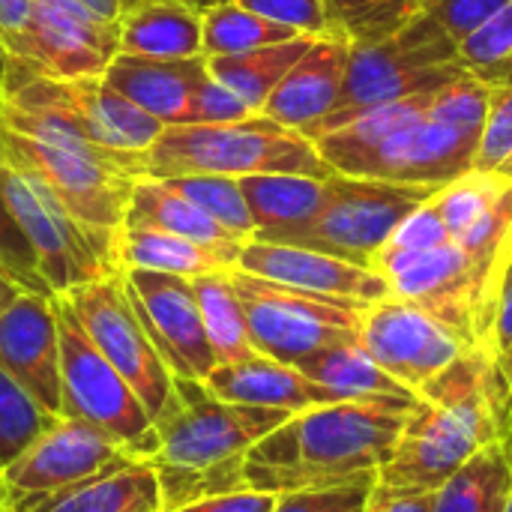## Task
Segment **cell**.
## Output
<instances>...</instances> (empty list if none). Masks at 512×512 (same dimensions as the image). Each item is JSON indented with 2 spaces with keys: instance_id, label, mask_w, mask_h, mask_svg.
Returning <instances> with one entry per match:
<instances>
[{
  "instance_id": "obj_40",
  "label": "cell",
  "mask_w": 512,
  "mask_h": 512,
  "mask_svg": "<svg viewBox=\"0 0 512 512\" xmlns=\"http://www.w3.org/2000/svg\"><path fill=\"white\" fill-rule=\"evenodd\" d=\"M375 492V477L330 486V489H303L276 495L273 512H366L369 498Z\"/></svg>"
},
{
  "instance_id": "obj_55",
  "label": "cell",
  "mask_w": 512,
  "mask_h": 512,
  "mask_svg": "<svg viewBox=\"0 0 512 512\" xmlns=\"http://www.w3.org/2000/svg\"><path fill=\"white\" fill-rule=\"evenodd\" d=\"M507 512H512V498H510V507H507Z\"/></svg>"
},
{
  "instance_id": "obj_47",
  "label": "cell",
  "mask_w": 512,
  "mask_h": 512,
  "mask_svg": "<svg viewBox=\"0 0 512 512\" xmlns=\"http://www.w3.org/2000/svg\"><path fill=\"white\" fill-rule=\"evenodd\" d=\"M33 15V0H0V51H12Z\"/></svg>"
},
{
  "instance_id": "obj_26",
  "label": "cell",
  "mask_w": 512,
  "mask_h": 512,
  "mask_svg": "<svg viewBox=\"0 0 512 512\" xmlns=\"http://www.w3.org/2000/svg\"><path fill=\"white\" fill-rule=\"evenodd\" d=\"M120 54L159 60L204 54L201 6L192 0H141L120 21Z\"/></svg>"
},
{
  "instance_id": "obj_41",
  "label": "cell",
  "mask_w": 512,
  "mask_h": 512,
  "mask_svg": "<svg viewBox=\"0 0 512 512\" xmlns=\"http://www.w3.org/2000/svg\"><path fill=\"white\" fill-rule=\"evenodd\" d=\"M512 54V0H507L492 18H486L474 33H468L459 42V60L480 72L486 66H495Z\"/></svg>"
},
{
  "instance_id": "obj_35",
  "label": "cell",
  "mask_w": 512,
  "mask_h": 512,
  "mask_svg": "<svg viewBox=\"0 0 512 512\" xmlns=\"http://www.w3.org/2000/svg\"><path fill=\"white\" fill-rule=\"evenodd\" d=\"M168 183L177 192H183L192 204H198L207 216H213L222 228L240 237L243 243L255 237V219L243 195L240 177L192 174V177H168Z\"/></svg>"
},
{
  "instance_id": "obj_46",
  "label": "cell",
  "mask_w": 512,
  "mask_h": 512,
  "mask_svg": "<svg viewBox=\"0 0 512 512\" xmlns=\"http://www.w3.org/2000/svg\"><path fill=\"white\" fill-rule=\"evenodd\" d=\"M273 507H276V495L240 489V492H225V495L192 501L174 512H273Z\"/></svg>"
},
{
  "instance_id": "obj_24",
  "label": "cell",
  "mask_w": 512,
  "mask_h": 512,
  "mask_svg": "<svg viewBox=\"0 0 512 512\" xmlns=\"http://www.w3.org/2000/svg\"><path fill=\"white\" fill-rule=\"evenodd\" d=\"M6 507L9 512H162V492L153 462L132 459L72 489Z\"/></svg>"
},
{
  "instance_id": "obj_5",
  "label": "cell",
  "mask_w": 512,
  "mask_h": 512,
  "mask_svg": "<svg viewBox=\"0 0 512 512\" xmlns=\"http://www.w3.org/2000/svg\"><path fill=\"white\" fill-rule=\"evenodd\" d=\"M288 417V411L222 402L204 384L180 381V408L156 426L159 450L150 459L159 477L162 512L246 489V453Z\"/></svg>"
},
{
  "instance_id": "obj_17",
  "label": "cell",
  "mask_w": 512,
  "mask_h": 512,
  "mask_svg": "<svg viewBox=\"0 0 512 512\" xmlns=\"http://www.w3.org/2000/svg\"><path fill=\"white\" fill-rule=\"evenodd\" d=\"M126 285L150 339L156 342L171 372L180 381L201 384L219 363L204 330L192 279L153 270H126Z\"/></svg>"
},
{
  "instance_id": "obj_38",
  "label": "cell",
  "mask_w": 512,
  "mask_h": 512,
  "mask_svg": "<svg viewBox=\"0 0 512 512\" xmlns=\"http://www.w3.org/2000/svg\"><path fill=\"white\" fill-rule=\"evenodd\" d=\"M444 243H453L441 213L435 210L432 198L426 204H420L411 216H405L399 222V228L390 234V240L384 243V249L378 252L375 258V270L384 273L390 270L393 264L405 261V258H414V255H423V252H432Z\"/></svg>"
},
{
  "instance_id": "obj_29",
  "label": "cell",
  "mask_w": 512,
  "mask_h": 512,
  "mask_svg": "<svg viewBox=\"0 0 512 512\" xmlns=\"http://www.w3.org/2000/svg\"><path fill=\"white\" fill-rule=\"evenodd\" d=\"M306 378L330 390L339 402H387V405H417L420 399L387 375L363 348L336 345L297 366Z\"/></svg>"
},
{
  "instance_id": "obj_36",
  "label": "cell",
  "mask_w": 512,
  "mask_h": 512,
  "mask_svg": "<svg viewBox=\"0 0 512 512\" xmlns=\"http://www.w3.org/2000/svg\"><path fill=\"white\" fill-rule=\"evenodd\" d=\"M507 186V177L498 174H483V171H468L465 177L441 186L432 198L435 210L441 213L450 237L456 240L459 234H465L501 195V189Z\"/></svg>"
},
{
  "instance_id": "obj_12",
  "label": "cell",
  "mask_w": 512,
  "mask_h": 512,
  "mask_svg": "<svg viewBox=\"0 0 512 512\" xmlns=\"http://www.w3.org/2000/svg\"><path fill=\"white\" fill-rule=\"evenodd\" d=\"M330 204L312 219L306 228L288 234L285 246H306L315 252H327L345 258L360 267L375 270V258L399 228L405 216H411L420 204L435 198L432 186H402L381 180H357L333 174Z\"/></svg>"
},
{
  "instance_id": "obj_22",
  "label": "cell",
  "mask_w": 512,
  "mask_h": 512,
  "mask_svg": "<svg viewBox=\"0 0 512 512\" xmlns=\"http://www.w3.org/2000/svg\"><path fill=\"white\" fill-rule=\"evenodd\" d=\"M207 75L210 69L204 54L186 60L117 54L102 78L165 126H177L189 120L192 96Z\"/></svg>"
},
{
  "instance_id": "obj_45",
  "label": "cell",
  "mask_w": 512,
  "mask_h": 512,
  "mask_svg": "<svg viewBox=\"0 0 512 512\" xmlns=\"http://www.w3.org/2000/svg\"><path fill=\"white\" fill-rule=\"evenodd\" d=\"M486 348L512 393V261L504 273L501 291H498V303H495V318H492V330L486 339Z\"/></svg>"
},
{
  "instance_id": "obj_30",
  "label": "cell",
  "mask_w": 512,
  "mask_h": 512,
  "mask_svg": "<svg viewBox=\"0 0 512 512\" xmlns=\"http://www.w3.org/2000/svg\"><path fill=\"white\" fill-rule=\"evenodd\" d=\"M512 498V438L471 456L435 495L432 512H507Z\"/></svg>"
},
{
  "instance_id": "obj_50",
  "label": "cell",
  "mask_w": 512,
  "mask_h": 512,
  "mask_svg": "<svg viewBox=\"0 0 512 512\" xmlns=\"http://www.w3.org/2000/svg\"><path fill=\"white\" fill-rule=\"evenodd\" d=\"M78 3H84L87 9H93L96 15L108 21H123L141 0H78Z\"/></svg>"
},
{
  "instance_id": "obj_19",
  "label": "cell",
  "mask_w": 512,
  "mask_h": 512,
  "mask_svg": "<svg viewBox=\"0 0 512 512\" xmlns=\"http://www.w3.org/2000/svg\"><path fill=\"white\" fill-rule=\"evenodd\" d=\"M396 300L414 303L444 327H450L468 348H483L480 303L471 264L456 243L405 258L381 273Z\"/></svg>"
},
{
  "instance_id": "obj_43",
  "label": "cell",
  "mask_w": 512,
  "mask_h": 512,
  "mask_svg": "<svg viewBox=\"0 0 512 512\" xmlns=\"http://www.w3.org/2000/svg\"><path fill=\"white\" fill-rule=\"evenodd\" d=\"M252 114L255 111L234 90H228L213 75H207L192 96V108H189L186 123H237V120H246Z\"/></svg>"
},
{
  "instance_id": "obj_13",
  "label": "cell",
  "mask_w": 512,
  "mask_h": 512,
  "mask_svg": "<svg viewBox=\"0 0 512 512\" xmlns=\"http://www.w3.org/2000/svg\"><path fill=\"white\" fill-rule=\"evenodd\" d=\"M120 54V21H108L78 0H33L24 36L6 60V81L15 78H87L105 75Z\"/></svg>"
},
{
  "instance_id": "obj_4",
  "label": "cell",
  "mask_w": 512,
  "mask_h": 512,
  "mask_svg": "<svg viewBox=\"0 0 512 512\" xmlns=\"http://www.w3.org/2000/svg\"><path fill=\"white\" fill-rule=\"evenodd\" d=\"M429 99L417 93L369 108L315 138V147L333 174L441 189L474 171L483 138L435 117Z\"/></svg>"
},
{
  "instance_id": "obj_23",
  "label": "cell",
  "mask_w": 512,
  "mask_h": 512,
  "mask_svg": "<svg viewBox=\"0 0 512 512\" xmlns=\"http://www.w3.org/2000/svg\"><path fill=\"white\" fill-rule=\"evenodd\" d=\"M201 384L210 396L222 402L273 408V411H288V414L339 402L330 390L306 378L297 366L279 363L264 354H255L243 363L216 366Z\"/></svg>"
},
{
  "instance_id": "obj_1",
  "label": "cell",
  "mask_w": 512,
  "mask_h": 512,
  "mask_svg": "<svg viewBox=\"0 0 512 512\" xmlns=\"http://www.w3.org/2000/svg\"><path fill=\"white\" fill-rule=\"evenodd\" d=\"M507 435L512 438V393L489 348H471L417 402L378 471L375 492L435 495L471 456Z\"/></svg>"
},
{
  "instance_id": "obj_37",
  "label": "cell",
  "mask_w": 512,
  "mask_h": 512,
  "mask_svg": "<svg viewBox=\"0 0 512 512\" xmlns=\"http://www.w3.org/2000/svg\"><path fill=\"white\" fill-rule=\"evenodd\" d=\"M6 171V168H3ZM0 171V174H3ZM0 273L6 279H12L24 294H42V297H54L42 270H39V261H36V252L3 192V183H0Z\"/></svg>"
},
{
  "instance_id": "obj_16",
  "label": "cell",
  "mask_w": 512,
  "mask_h": 512,
  "mask_svg": "<svg viewBox=\"0 0 512 512\" xmlns=\"http://www.w3.org/2000/svg\"><path fill=\"white\" fill-rule=\"evenodd\" d=\"M132 459V453H126L96 426L75 417H60L0 474V501L12 504L45 498L87 483Z\"/></svg>"
},
{
  "instance_id": "obj_11",
  "label": "cell",
  "mask_w": 512,
  "mask_h": 512,
  "mask_svg": "<svg viewBox=\"0 0 512 512\" xmlns=\"http://www.w3.org/2000/svg\"><path fill=\"white\" fill-rule=\"evenodd\" d=\"M0 183L54 297L123 273L117 255L120 234H105L84 225L39 180L27 174L6 168Z\"/></svg>"
},
{
  "instance_id": "obj_44",
  "label": "cell",
  "mask_w": 512,
  "mask_h": 512,
  "mask_svg": "<svg viewBox=\"0 0 512 512\" xmlns=\"http://www.w3.org/2000/svg\"><path fill=\"white\" fill-rule=\"evenodd\" d=\"M507 0H429L426 12L456 39V45L492 18Z\"/></svg>"
},
{
  "instance_id": "obj_48",
  "label": "cell",
  "mask_w": 512,
  "mask_h": 512,
  "mask_svg": "<svg viewBox=\"0 0 512 512\" xmlns=\"http://www.w3.org/2000/svg\"><path fill=\"white\" fill-rule=\"evenodd\" d=\"M366 512H432V495H378V492H372Z\"/></svg>"
},
{
  "instance_id": "obj_2",
  "label": "cell",
  "mask_w": 512,
  "mask_h": 512,
  "mask_svg": "<svg viewBox=\"0 0 512 512\" xmlns=\"http://www.w3.org/2000/svg\"><path fill=\"white\" fill-rule=\"evenodd\" d=\"M417 405L330 402L291 414L243 459V486L285 495L378 480Z\"/></svg>"
},
{
  "instance_id": "obj_7",
  "label": "cell",
  "mask_w": 512,
  "mask_h": 512,
  "mask_svg": "<svg viewBox=\"0 0 512 512\" xmlns=\"http://www.w3.org/2000/svg\"><path fill=\"white\" fill-rule=\"evenodd\" d=\"M465 72L471 69L459 60L456 39L423 12L384 42L351 48L339 108L300 135L315 141L369 108L417 93H435Z\"/></svg>"
},
{
  "instance_id": "obj_31",
  "label": "cell",
  "mask_w": 512,
  "mask_h": 512,
  "mask_svg": "<svg viewBox=\"0 0 512 512\" xmlns=\"http://www.w3.org/2000/svg\"><path fill=\"white\" fill-rule=\"evenodd\" d=\"M318 36H297L288 42L252 48L243 54H225V57H207L210 75L234 90L255 114H261L270 93L282 84V78L291 72V66L312 48Z\"/></svg>"
},
{
  "instance_id": "obj_9",
  "label": "cell",
  "mask_w": 512,
  "mask_h": 512,
  "mask_svg": "<svg viewBox=\"0 0 512 512\" xmlns=\"http://www.w3.org/2000/svg\"><path fill=\"white\" fill-rule=\"evenodd\" d=\"M231 282L240 294L252 345L264 357L300 366L327 348L360 342V327L369 306L306 294L237 267L231 270Z\"/></svg>"
},
{
  "instance_id": "obj_34",
  "label": "cell",
  "mask_w": 512,
  "mask_h": 512,
  "mask_svg": "<svg viewBox=\"0 0 512 512\" xmlns=\"http://www.w3.org/2000/svg\"><path fill=\"white\" fill-rule=\"evenodd\" d=\"M60 417L48 414L9 372L0 369V474Z\"/></svg>"
},
{
  "instance_id": "obj_53",
  "label": "cell",
  "mask_w": 512,
  "mask_h": 512,
  "mask_svg": "<svg viewBox=\"0 0 512 512\" xmlns=\"http://www.w3.org/2000/svg\"><path fill=\"white\" fill-rule=\"evenodd\" d=\"M0 512H9V507H6V504H3V501H0Z\"/></svg>"
},
{
  "instance_id": "obj_56",
  "label": "cell",
  "mask_w": 512,
  "mask_h": 512,
  "mask_svg": "<svg viewBox=\"0 0 512 512\" xmlns=\"http://www.w3.org/2000/svg\"><path fill=\"white\" fill-rule=\"evenodd\" d=\"M192 3H198V6H201V0H192Z\"/></svg>"
},
{
  "instance_id": "obj_10",
  "label": "cell",
  "mask_w": 512,
  "mask_h": 512,
  "mask_svg": "<svg viewBox=\"0 0 512 512\" xmlns=\"http://www.w3.org/2000/svg\"><path fill=\"white\" fill-rule=\"evenodd\" d=\"M63 297L69 300L90 342L129 381L135 396L150 411L153 423L159 426L162 420H168L180 408V378L171 372L156 342L150 339L132 303L126 270L81 285Z\"/></svg>"
},
{
  "instance_id": "obj_8",
  "label": "cell",
  "mask_w": 512,
  "mask_h": 512,
  "mask_svg": "<svg viewBox=\"0 0 512 512\" xmlns=\"http://www.w3.org/2000/svg\"><path fill=\"white\" fill-rule=\"evenodd\" d=\"M60 330V396L63 417L84 420L114 438L135 459H153L159 429L129 381L102 357L75 318L66 297H54Z\"/></svg>"
},
{
  "instance_id": "obj_6",
  "label": "cell",
  "mask_w": 512,
  "mask_h": 512,
  "mask_svg": "<svg viewBox=\"0 0 512 512\" xmlns=\"http://www.w3.org/2000/svg\"><path fill=\"white\" fill-rule=\"evenodd\" d=\"M147 177H192V174H303L333 177V168L318 153L315 141L264 114L237 123H177L144 153Z\"/></svg>"
},
{
  "instance_id": "obj_18",
  "label": "cell",
  "mask_w": 512,
  "mask_h": 512,
  "mask_svg": "<svg viewBox=\"0 0 512 512\" xmlns=\"http://www.w3.org/2000/svg\"><path fill=\"white\" fill-rule=\"evenodd\" d=\"M237 270L306 291V294L345 300L354 306H375L393 297L390 282L378 270L360 267L345 258L315 252L306 246L246 240L237 258Z\"/></svg>"
},
{
  "instance_id": "obj_39",
  "label": "cell",
  "mask_w": 512,
  "mask_h": 512,
  "mask_svg": "<svg viewBox=\"0 0 512 512\" xmlns=\"http://www.w3.org/2000/svg\"><path fill=\"white\" fill-rule=\"evenodd\" d=\"M474 171L512 180V87L492 93V108H489Z\"/></svg>"
},
{
  "instance_id": "obj_27",
  "label": "cell",
  "mask_w": 512,
  "mask_h": 512,
  "mask_svg": "<svg viewBox=\"0 0 512 512\" xmlns=\"http://www.w3.org/2000/svg\"><path fill=\"white\" fill-rule=\"evenodd\" d=\"M240 249L210 246V243H198L180 234L150 231V228H123L120 243H117L123 270H153V273H171L183 279L234 270Z\"/></svg>"
},
{
  "instance_id": "obj_49",
  "label": "cell",
  "mask_w": 512,
  "mask_h": 512,
  "mask_svg": "<svg viewBox=\"0 0 512 512\" xmlns=\"http://www.w3.org/2000/svg\"><path fill=\"white\" fill-rule=\"evenodd\" d=\"M378 3H381V0H324L327 15H330V24H333V33H336L345 21L363 15L366 9H372V6H378Z\"/></svg>"
},
{
  "instance_id": "obj_15",
  "label": "cell",
  "mask_w": 512,
  "mask_h": 512,
  "mask_svg": "<svg viewBox=\"0 0 512 512\" xmlns=\"http://www.w3.org/2000/svg\"><path fill=\"white\" fill-rule=\"evenodd\" d=\"M6 99L42 105L75 123L93 144L114 153H147L165 123L117 93L102 75L87 78H15L6 81Z\"/></svg>"
},
{
  "instance_id": "obj_42",
  "label": "cell",
  "mask_w": 512,
  "mask_h": 512,
  "mask_svg": "<svg viewBox=\"0 0 512 512\" xmlns=\"http://www.w3.org/2000/svg\"><path fill=\"white\" fill-rule=\"evenodd\" d=\"M237 3L303 36H336L324 0H237Z\"/></svg>"
},
{
  "instance_id": "obj_33",
  "label": "cell",
  "mask_w": 512,
  "mask_h": 512,
  "mask_svg": "<svg viewBox=\"0 0 512 512\" xmlns=\"http://www.w3.org/2000/svg\"><path fill=\"white\" fill-rule=\"evenodd\" d=\"M201 36H204V57H225V54H243L252 48L288 42L303 33L276 24L240 6L237 0H213L201 6Z\"/></svg>"
},
{
  "instance_id": "obj_32",
  "label": "cell",
  "mask_w": 512,
  "mask_h": 512,
  "mask_svg": "<svg viewBox=\"0 0 512 512\" xmlns=\"http://www.w3.org/2000/svg\"><path fill=\"white\" fill-rule=\"evenodd\" d=\"M192 288L201 306L204 330L213 345L216 363L225 366V363H243L255 357L258 351L252 345L249 321H246L240 294L231 282V270L198 276L192 279Z\"/></svg>"
},
{
  "instance_id": "obj_54",
  "label": "cell",
  "mask_w": 512,
  "mask_h": 512,
  "mask_svg": "<svg viewBox=\"0 0 512 512\" xmlns=\"http://www.w3.org/2000/svg\"><path fill=\"white\" fill-rule=\"evenodd\" d=\"M3 168H6V162H3V153H0V171H3Z\"/></svg>"
},
{
  "instance_id": "obj_51",
  "label": "cell",
  "mask_w": 512,
  "mask_h": 512,
  "mask_svg": "<svg viewBox=\"0 0 512 512\" xmlns=\"http://www.w3.org/2000/svg\"><path fill=\"white\" fill-rule=\"evenodd\" d=\"M21 294H24V291H21L12 279H6V276L0 273V312H3V309H9Z\"/></svg>"
},
{
  "instance_id": "obj_28",
  "label": "cell",
  "mask_w": 512,
  "mask_h": 512,
  "mask_svg": "<svg viewBox=\"0 0 512 512\" xmlns=\"http://www.w3.org/2000/svg\"><path fill=\"white\" fill-rule=\"evenodd\" d=\"M123 228L168 231V234H180V237H189L198 243L225 246V249L243 246L240 237H234L228 228H222L213 216H207L198 204H192L168 180H156V177H141L135 183Z\"/></svg>"
},
{
  "instance_id": "obj_14",
  "label": "cell",
  "mask_w": 512,
  "mask_h": 512,
  "mask_svg": "<svg viewBox=\"0 0 512 512\" xmlns=\"http://www.w3.org/2000/svg\"><path fill=\"white\" fill-rule=\"evenodd\" d=\"M360 348L417 399H423L471 351L438 318L396 297L366 309Z\"/></svg>"
},
{
  "instance_id": "obj_3",
  "label": "cell",
  "mask_w": 512,
  "mask_h": 512,
  "mask_svg": "<svg viewBox=\"0 0 512 512\" xmlns=\"http://www.w3.org/2000/svg\"><path fill=\"white\" fill-rule=\"evenodd\" d=\"M0 153L6 168L39 180L84 225L120 234L132 189L147 177L144 153H114L93 144L66 117L3 99Z\"/></svg>"
},
{
  "instance_id": "obj_20",
  "label": "cell",
  "mask_w": 512,
  "mask_h": 512,
  "mask_svg": "<svg viewBox=\"0 0 512 512\" xmlns=\"http://www.w3.org/2000/svg\"><path fill=\"white\" fill-rule=\"evenodd\" d=\"M0 369L9 372L48 414L63 417L54 297L21 294L0 312Z\"/></svg>"
},
{
  "instance_id": "obj_52",
  "label": "cell",
  "mask_w": 512,
  "mask_h": 512,
  "mask_svg": "<svg viewBox=\"0 0 512 512\" xmlns=\"http://www.w3.org/2000/svg\"><path fill=\"white\" fill-rule=\"evenodd\" d=\"M3 78H6V60H3V51H0V108H3V99H6V84H3Z\"/></svg>"
},
{
  "instance_id": "obj_25",
  "label": "cell",
  "mask_w": 512,
  "mask_h": 512,
  "mask_svg": "<svg viewBox=\"0 0 512 512\" xmlns=\"http://www.w3.org/2000/svg\"><path fill=\"white\" fill-rule=\"evenodd\" d=\"M243 195L255 219V237L264 243H282L288 234L306 228L330 204V177L303 174H249L240 177Z\"/></svg>"
},
{
  "instance_id": "obj_21",
  "label": "cell",
  "mask_w": 512,
  "mask_h": 512,
  "mask_svg": "<svg viewBox=\"0 0 512 512\" xmlns=\"http://www.w3.org/2000/svg\"><path fill=\"white\" fill-rule=\"evenodd\" d=\"M351 45L339 36H318L312 48L291 66L282 84L270 93L261 114L306 132L339 108L345 75H348Z\"/></svg>"
}]
</instances>
